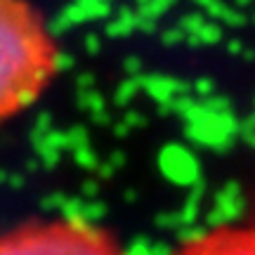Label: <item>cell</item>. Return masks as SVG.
Here are the masks:
<instances>
[{
	"label": "cell",
	"instance_id": "2",
	"mask_svg": "<svg viewBox=\"0 0 255 255\" xmlns=\"http://www.w3.org/2000/svg\"><path fill=\"white\" fill-rule=\"evenodd\" d=\"M0 255H123L97 229L78 222H47L0 237Z\"/></svg>",
	"mask_w": 255,
	"mask_h": 255
},
{
	"label": "cell",
	"instance_id": "3",
	"mask_svg": "<svg viewBox=\"0 0 255 255\" xmlns=\"http://www.w3.org/2000/svg\"><path fill=\"white\" fill-rule=\"evenodd\" d=\"M182 255H255V232H218L191 244Z\"/></svg>",
	"mask_w": 255,
	"mask_h": 255
},
{
	"label": "cell",
	"instance_id": "1",
	"mask_svg": "<svg viewBox=\"0 0 255 255\" xmlns=\"http://www.w3.org/2000/svg\"><path fill=\"white\" fill-rule=\"evenodd\" d=\"M55 71V47L24 0H0V123L38 97Z\"/></svg>",
	"mask_w": 255,
	"mask_h": 255
}]
</instances>
